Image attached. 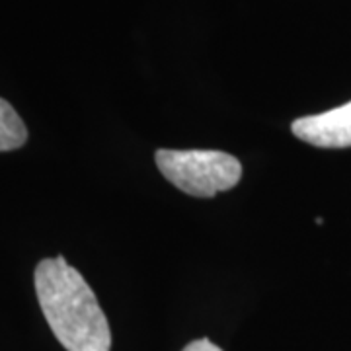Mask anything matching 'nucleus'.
Listing matches in <instances>:
<instances>
[{
    "label": "nucleus",
    "instance_id": "obj_4",
    "mask_svg": "<svg viewBox=\"0 0 351 351\" xmlns=\"http://www.w3.org/2000/svg\"><path fill=\"white\" fill-rule=\"evenodd\" d=\"M27 141V127L10 101L0 98V152L22 149Z\"/></svg>",
    "mask_w": 351,
    "mask_h": 351
},
{
    "label": "nucleus",
    "instance_id": "obj_5",
    "mask_svg": "<svg viewBox=\"0 0 351 351\" xmlns=\"http://www.w3.org/2000/svg\"><path fill=\"white\" fill-rule=\"evenodd\" d=\"M182 351H223L219 346H215L211 339L203 338V339H195V341H191L188 343L186 348Z\"/></svg>",
    "mask_w": 351,
    "mask_h": 351
},
{
    "label": "nucleus",
    "instance_id": "obj_3",
    "mask_svg": "<svg viewBox=\"0 0 351 351\" xmlns=\"http://www.w3.org/2000/svg\"><path fill=\"white\" fill-rule=\"evenodd\" d=\"M291 131L318 149H348L351 147V101L330 112L299 117L293 121Z\"/></svg>",
    "mask_w": 351,
    "mask_h": 351
},
{
    "label": "nucleus",
    "instance_id": "obj_2",
    "mask_svg": "<svg viewBox=\"0 0 351 351\" xmlns=\"http://www.w3.org/2000/svg\"><path fill=\"white\" fill-rule=\"evenodd\" d=\"M154 160L170 184L193 197H213L234 188L242 178L239 158L221 151L160 149Z\"/></svg>",
    "mask_w": 351,
    "mask_h": 351
},
{
    "label": "nucleus",
    "instance_id": "obj_1",
    "mask_svg": "<svg viewBox=\"0 0 351 351\" xmlns=\"http://www.w3.org/2000/svg\"><path fill=\"white\" fill-rule=\"evenodd\" d=\"M34 281L43 316L64 350H112V330L100 302L64 256L41 260Z\"/></svg>",
    "mask_w": 351,
    "mask_h": 351
}]
</instances>
